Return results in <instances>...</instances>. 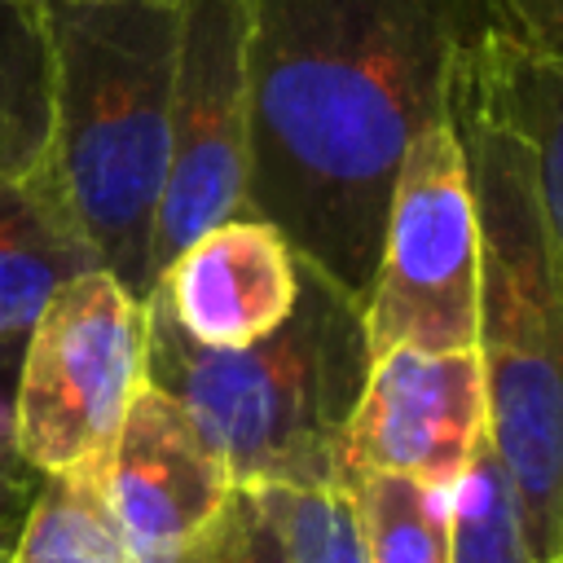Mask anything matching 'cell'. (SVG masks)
<instances>
[{
  "instance_id": "6da1fadb",
  "label": "cell",
  "mask_w": 563,
  "mask_h": 563,
  "mask_svg": "<svg viewBox=\"0 0 563 563\" xmlns=\"http://www.w3.org/2000/svg\"><path fill=\"white\" fill-rule=\"evenodd\" d=\"M488 31L484 0H251L246 216L365 303L400 158Z\"/></svg>"
},
{
  "instance_id": "7a4b0ae2",
  "label": "cell",
  "mask_w": 563,
  "mask_h": 563,
  "mask_svg": "<svg viewBox=\"0 0 563 563\" xmlns=\"http://www.w3.org/2000/svg\"><path fill=\"white\" fill-rule=\"evenodd\" d=\"M449 128L466 150L479 216L475 356L488 444L519 501L528 545L537 559L563 563V260L519 141L453 88Z\"/></svg>"
},
{
  "instance_id": "3957f363",
  "label": "cell",
  "mask_w": 563,
  "mask_h": 563,
  "mask_svg": "<svg viewBox=\"0 0 563 563\" xmlns=\"http://www.w3.org/2000/svg\"><path fill=\"white\" fill-rule=\"evenodd\" d=\"M145 383L167 391L233 484L343 488L339 444L369 374L365 312L299 260L286 321L246 347L194 343L158 299H145Z\"/></svg>"
},
{
  "instance_id": "277c9868",
  "label": "cell",
  "mask_w": 563,
  "mask_h": 563,
  "mask_svg": "<svg viewBox=\"0 0 563 563\" xmlns=\"http://www.w3.org/2000/svg\"><path fill=\"white\" fill-rule=\"evenodd\" d=\"M48 35V163L97 246L136 299L154 290L150 242L167 172L176 4L40 0Z\"/></svg>"
},
{
  "instance_id": "5b68a950",
  "label": "cell",
  "mask_w": 563,
  "mask_h": 563,
  "mask_svg": "<svg viewBox=\"0 0 563 563\" xmlns=\"http://www.w3.org/2000/svg\"><path fill=\"white\" fill-rule=\"evenodd\" d=\"M145 299L114 273L70 277L35 317L9 396V444L35 475L97 466L145 387Z\"/></svg>"
},
{
  "instance_id": "8992f818",
  "label": "cell",
  "mask_w": 563,
  "mask_h": 563,
  "mask_svg": "<svg viewBox=\"0 0 563 563\" xmlns=\"http://www.w3.org/2000/svg\"><path fill=\"white\" fill-rule=\"evenodd\" d=\"M369 356L471 352L479 325V216L471 167L449 119L418 132L400 158L378 264L361 303Z\"/></svg>"
},
{
  "instance_id": "52a82bcc",
  "label": "cell",
  "mask_w": 563,
  "mask_h": 563,
  "mask_svg": "<svg viewBox=\"0 0 563 563\" xmlns=\"http://www.w3.org/2000/svg\"><path fill=\"white\" fill-rule=\"evenodd\" d=\"M251 0H176L167 172L154 211V277L202 229L246 211Z\"/></svg>"
},
{
  "instance_id": "ba28073f",
  "label": "cell",
  "mask_w": 563,
  "mask_h": 563,
  "mask_svg": "<svg viewBox=\"0 0 563 563\" xmlns=\"http://www.w3.org/2000/svg\"><path fill=\"white\" fill-rule=\"evenodd\" d=\"M488 435L479 356L396 347L369 356L361 400L343 427L339 475H400L449 488Z\"/></svg>"
},
{
  "instance_id": "9c48e42d",
  "label": "cell",
  "mask_w": 563,
  "mask_h": 563,
  "mask_svg": "<svg viewBox=\"0 0 563 563\" xmlns=\"http://www.w3.org/2000/svg\"><path fill=\"white\" fill-rule=\"evenodd\" d=\"M97 484L128 563H189L233 493L229 466L154 383L128 405Z\"/></svg>"
},
{
  "instance_id": "30bf717a",
  "label": "cell",
  "mask_w": 563,
  "mask_h": 563,
  "mask_svg": "<svg viewBox=\"0 0 563 563\" xmlns=\"http://www.w3.org/2000/svg\"><path fill=\"white\" fill-rule=\"evenodd\" d=\"M295 295L299 255L268 220L242 211L176 251L145 299L202 347H246L286 321Z\"/></svg>"
},
{
  "instance_id": "8fae6325",
  "label": "cell",
  "mask_w": 563,
  "mask_h": 563,
  "mask_svg": "<svg viewBox=\"0 0 563 563\" xmlns=\"http://www.w3.org/2000/svg\"><path fill=\"white\" fill-rule=\"evenodd\" d=\"M101 268L48 154L0 180V361L18 352L44 303L79 273Z\"/></svg>"
},
{
  "instance_id": "7c38bea8",
  "label": "cell",
  "mask_w": 563,
  "mask_h": 563,
  "mask_svg": "<svg viewBox=\"0 0 563 563\" xmlns=\"http://www.w3.org/2000/svg\"><path fill=\"white\" fill-rule=\"evenodd\" d=\"M449 88L519 141L541 220L563 260V57L532 53L488 31L457 57Z\"/></svg>"
},
{
  "instance_id": "4fadbf2b",
  "label": "cell",
  "mask_w": 563,
  "mask_h": 563,
  "mask_svg": "<svg viewBox=\"0 0 563 563\" xmlns=\"http://www.w3.org/2000/svg\"><path fill=\"white\" fill-rule=\"evenodd\" d=\"M48 35L40 0H0V180L48 154Z\"/></svg>"
},
{
  "instance_id": "5bb4252c",
  "label": "cell",
  "mask_w": 563,
  "mask_h": 563,
  "mask_svg": "<svg viewBox=\"0 0 563 563\" xmlns=\"http://www.w3.org/2000/svg\"><path fill=\"white\" fill-rule=\"evenodd\" d=\"M9 563H128L97 484V466L35 475Z\"/></svg>"
},
{
  "instance_id": "9a60e30c",
  "label": "cell",
  "mask_w": 563,
  "mask_h": 563,
  "mask_svg": "<svg viewBox=\"0 0 563 563\" xmlns=\"http://www.w3.org/2000/svg\"><path fill=\"white\" fill-rule=\"evenodd\" d=\"M369 563H449V488L400 475H365L347 488Z\"/></svg>"
},
{
  "instance_id": "2e32d148",
  "label": "cell",
  "mask_w": 563,
  "mask_h": 563,
  "mask_svg": "<svg viewBox=\"0 0 563 563\" xmlns=\"http://www.w3.org/2000/svg\"><path fill=\"white\" fill-rule=\"evenodd\" d=\"M449 563H545L528 545L519 501L488 435L449 484Z\"/></svg>"
},
{
  "instance_id": "e0dca14e",
  "label": "cell",
  "mask_w": 563,
  "mask_h": 563,
  "mask_svg": "<svg viewBox=\"0 0 563 563\" xmlns=\"http://www.w3.org/2000/svg\"><path fill=\"white\" fill-rule=\"evenodd\" d=\"M264 488L295 563H369L361 510L347 488Z\"/></svg>"
},
{
  "instance_id": "ac0fdd59",
  "label": "cell",
  "mask_w": 563,
  "mask_h": 563,
  "mask_svg": "<svg viewBox=\"0 0 563 563\" xmlns=\"http://www.w3.org/2000/svg\"><path fill=\"white\" fill-rule=\"evenodd\" d=\"M189 563H295L264 488L255 484H233L220 519L211 523L207 541Z\"/></svg>"
},
{
  "instance_id": "d6986e66",
  "label": "cell",
  "mask_w": 563,
  "mask_h": 563,
  "mask_svg": "<svg viewBox=\"0 0 563 563\" xmlns=\"http://www.w3.org/2000/svg\"><path fill=\"white\" fill-rule=\"evenodd\" d=\"M501 26V35H510L515 44L545 53V57H563V0H484Z\"/></svg>"
},
{
  "instance_id": "ffe728a7",
  "label": "cell",
  "mask_w": 563,
  "mask_h": 563,
  "mask_svg": "<svg viewBox=\"0 0 563 563\" xmlns=\"http://www.w3.org/2000/svg\"><path fill=\"white\" fill-rule=\"evenodd\" d=\"M26 501H31V493H22V497H0V563L13 559V541H18V528H22Z\"/></svg>"
},
{
  "instance_id": "44dd1931",
  "label": "cell",
  "mask_w": 563,
  "mask_h": 563,
  "mask_svg": "<svg viewBox=\"0 0 563 563\" xmlns=\"http://www.w3.org/2000/svg\"><path fill=\"white\" fill-rule=\"evenodd\" d=\"M31 475H35V471H26V466L18 462L13 444H0V497H22V493H31V488H35Z\"/></svg>"
},
{
  "instance_id": "7402d4cb",
  "label": "cell",
  "mask_w": 563,
  "mask_h": 563,
  "mask_svg": "<svg viewBox=\"0 0 563 563\" xmlns=\"http://www.w3.org/2000/svg\"><path fill=\"white\" fill-rule=\"evenodd\" d=\"M13 361H0V444H9V396H13Z\"/></svg>"
},
{
  "instance_id": "603a6c76",
  "label": "cell",
  "mask_w": 563,
  "mask_h": 563,
  "mask_svg": "<svg viewBox=\"0 0 563 563\" xmlns=\"http://www.w3.org/2000/svg\"><path fill=\"white\" fill-rule=\"evenodd\" d=\"M154 4H176V0H154Z\"/></svg>"
}]
</instances>
